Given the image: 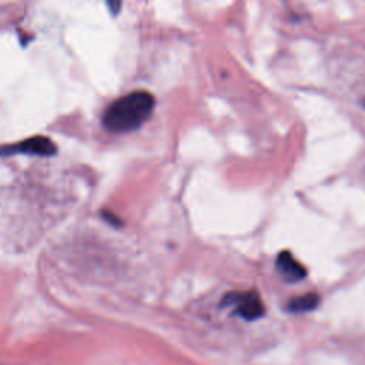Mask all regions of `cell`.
I'll return each instance as SVG.
<instances>
[{"instance_id":"cell-1","label":"cell","mask_w":365,"mask_h":365,"mask_svg":"<svg viewBox=\"0 0 365 365\" xmlns=\"http://www.w3.org/2000/svg\"><path fill=\"white\" fill-rule=\"evenodd\" d=\"M155 106L154 96L146 90L132 91L115 100L103 115V126L112 133H127L141 127Z\"/></svg>"},{"instance_id":"cell-2","label":"cell","mask_w":365,"mask_h":365,"mask_svg":"<svg viewBox=\"0 0 365 365\" xmlns=\"http://www.w3.org/2000/svg\"><path fill=\"white\" fill-rule=\"evenodd\" d=\"M223 305L234 307L237 314L247 321H254V320L262 319L266 312L263 300L255 291L230 293L224 297Z\"/></svg>"},{"instance_id":"cell-3","label":"cell","mask_w":365,"mask_h":365,"mask_svg":"<svg viewBox=\"0 0 365 365\" xmlns=\"http://www.w3.org/2000/svg\"><path fill=\"white\" fill-rule=\"evenodd\" d=\"M56 151L58 147L50 139L44 136H36L16 144L0 147V158H8V155H15V154H30V155L49 158V155H55Z\"/></svg>"},{"instance_id":"cell-4","label":"cell","mask_w":365,"mask_h":365,"mask_svg":"<svg viewBox=\"0 0 365 365\" xmlns=\"http://www.w3.org/2000/svg\"><path fill=\"white\" fill-rule=\"evenodd\" d=\"M276 266H277L278 273L288 283H297V281H301L307 277L305 267L298 262V260L288 250H283L278 254Z\"/></svg>"},{"instance_id":"cell-5","label":"cell","mask_w":365,"mask_h":365,"mask_svg":"<svg viewBox=\"0 0 365 365\" xmlns=\"http://www.w3.org/2000/svg\"><path fill=\"white\" fill-rule=\"evenodd\" d=\"M319 304H320V297L314 293H309V294H304V295L293 298L288 302L287 309L290 312H293V314H301V312H308V311L316 309L319 307Z\"/></svg>"},{"instance_id":"cell-6","label":"cell","mask_w":365,"mask_h":365,"mask_svg":"<svg viewBox=\"0 0 365 365\" xmlns=\"http://www.w3.org/2000/svg\"><path fill=\"white\" fill-rule=\"evenodd\" d=\"M101 214L104 216V219H106V220H108L110 224H113V226H122V222H120V219H119L117 216L112 214L110 212H103Z\"/></svg>"},{"instance_id":"cell-7","label":"cell","mask_w":365,"mask_h":365,"mask_svg":"<svg viewBox=\"0 0 365 365\" xmlns=\"http://www.w3.org/2000/svg\"><path fill=\"white\" fill-rule=\"evenodd\" d=\"M108 6L112 9V12L116 15L119 11H120V8H122V5L120 4H117V2H109L108 4Z\"/></svg>"},{"instance_id":"cell-8","label":"cell","mask_w":365,"mask_h":365,"mask_svg":"<svg viewBox=\"0 0 365 365\" xmlns=\"http://www.w3.org/2000/svg\"><path fill=\"white\" fill-rule=\"evenodd\" d=\"M364 104H365V103H364Z\"/></svg>"}]
</instances>
